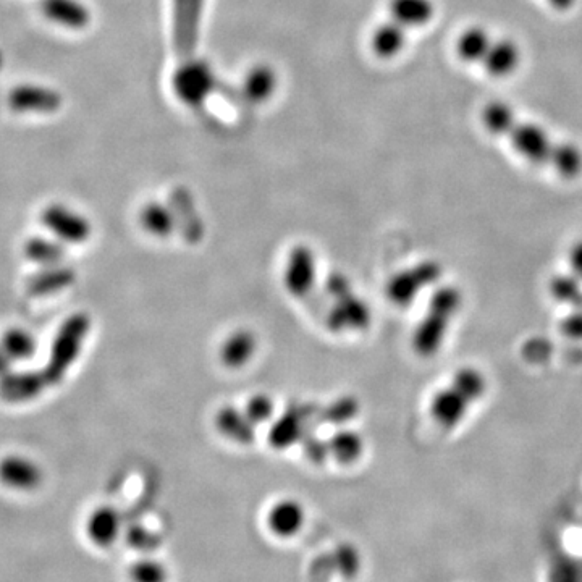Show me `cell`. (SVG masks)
<instances>
[{
	"mask_svg": "<svg viewBox=\"0 0 582 582\" xmlns=\"http://www.w3.org/2000/svg\"><path fill=\"white\" fill-rule=\"evenodd\" d=\"M330 452L340 463H353L363 452V442L355 432H340L330 443Z\"/></svg>",
	"mask_w": 582,
	"mask_h": 582,
	"instance_id": "f546056e",
	"label": "cell"
},
{
	"mask_svg": "<svg viewBox=\"0 0 582 582\" xmlns=\"http://www.w3.org/2000/svg\"><path fill=\"white\" fill-rule=\"evenodd\" d=\"M405 44L406 28L397 22L384 23L372 34V49L382 59H392L400 54Z\"/></svg>",
	"mask_w": 582,
	"mask_h": 582,
	"instance_id": "7402d4cb",
	"label": "cell"
},
{
	"mask_svg": "<svg viewBox=\"0 0 582 582\" xmlns=\"http://www.w3.org/2000/svg\"><path fill=\"white\" fill-rule=\"evenodd\" d=\"M550 165L561 177L574 178L582 172V151L573 143H555Z\"/></svg>",
	"mask_w": 582,
	"mask_h": 582,
	"instance_id": "4316f807",
	"label": "cell"
},
{
	"mask_svg": "<svg viewBox=\"0 0 582 582\" xmlns=\"http://www.w3.org/2000/svg\"><path fill=\"white\" fill-rule=\"evenodd\" d=\"M12 364V359H10L9 355L5 353L4 348L0 346V377L9 374V372L12 371Z\"/></svg>",
	"mask_w": 582,
	"mask_h": 582,
	"instance_id": "74e56055",
	"label": "cell"
},
{
	"mask_svg": "<svg viewBox=\"0 0 582 582\" xmlns=\"http://www.w3.org/2000/svg\"><path fill=\"white\" fill-rule=\"evenodd\" d=\"M314 573L321 571L324 579L332 574H337L342 579H355L363 570V557L359 553L358 547L353 544H340L332 552L322 555L313 566Z\"/></svg>",
	"mask_w": 582,
	"mask_h": 582,
	"instance_id": "5bb4252c",
	"label": "cell"
},
{
	"mask_svg": "<svg viewBox=\"0 0 582 582\" xmlns=\"http://www.w3.org/2000/svg\"><path fill=\"white\" fill-rule=\"evenodd\" d=\"M127 537L131 547L141 550V552H152L161 544L157 534L144 528V526H133V528L128 529Z\"/></svg>",
	"mask_w": 582,
	"mask_h": 582,
	"instance_id": "d6a6232c",
	"label": "cell"
},
{
	"mask_svg": "<svg viewBox=\"0 0 582 582\" xmlns=\"http://www.w3.org/2000/svg\"><path fill=\"white\" fill-rule=\"evenodd\" d=\"M26 259L41 267L62 264L65 258V246L57 238L33 237L23 246Z\"/></svg>",
	"mask_w": 582,
	"mask_h": 582,
	"instance_id": "ffe728a7",
	"label": "cell"
},
{
	"mask_svg": "<svg viewBox=\"0 0 582 582\" xmlns=\"http://www.w3.org/2000/svg\"><path fill=\"white\" fill-rule=\"evenodd\" d=\"M253 337L248 334L233 335L224 346V361L230 366H238L248 361L253 353Z\"/></svg>",
	"mask_w": 582,
	"mask_h": 582,
	"instance_id": "1f68e13d",
	"label": "cell"
},
{
	"mask_svg": "<svg viewBox=\"0 0 582 582\" xmlns=\"http://www.w3.org/2000/svg\"><path fill=\"white\" fill-rule=\"evenodd\" d=\"M266 523L270 534L280 539H291L298 536L303 529L306 523V511L300 502L283 498L269 508Z\"/></svg>",
	"mask_w": 582,
	"mask_h": 582,
	"instance_id": "4fadbf2b",
	"label": "cell"
},
{
	"mask_svg": "<svg viewBox=\"0 0 582 582\" xmlns=\"http://www.w3.org/2000/svg\"><path fill=\"white\" fill-rule=\"evenodd\" d=\"M314 280V261L313 256L308 251L298 249L295 256L290 258L288 266L287 285L296 295H303Z\"/></svg>",
	"mask_w": 582,
	"mask_h": 582,
	"instance_id": "603a6c76",
	"label": "cell"
},
{
	"mask_svg": "<svg viewBox=\"0 0 582 582\" xmlns=\"http://www.w3.org/2000/svg\"><path fill=\"white\" fill-rule=\"evenodd\" d=\"M49 387L43 371H10L0 377V398L7 403L34 400Z\"/></svg>",
	"mask_w": 582,
	"mask_h": 582,
	"instance_id": "7c38bea8",
	"label": "cell"
},
{
	"mask_svg": "<svg viewBox=\"0 0 582 582\" xmlns=\"http://www.w3.org/2000/svg\"><path fill=\"white\" fill-rule=\"evenodd\" d=\"M560 332L574 342H582V309H571L560 322Z\"/></svg>",
	"mask_w": 582,
	"mask_h": 582,
	"instance_id": "836d02e7",
	"label": "cell"
},
{
	"mask_svg": "<svg viewBox=\"0 0 582 582\" xmlns=\"http://www.w3.org/2000/svg\"><path fill=\"white\" fill-rule=\"evenodd\" d=\"M89 329H91V321L85 313L73 314L60 325L52 342L49 359L43 369L49 387L51 385L55 387L65 379L70 367L75 364L83 350Z\"/></svg>",
	"mask_w": 582,
	"mask_h": 582,
	"instance_id": "3957f363",
	"label": "cell"
},
{
	"mask_svg": "<svg viewBox=\"0 0 582 582\" xmlns=\"http://www.w3.org/2000/svg\"><path fill=\"white\" fill-rule=\"evenodd\" d=\"M581 573L582 561L570 555H560L553 558L550 565L549 582H579Z\"/></svg>",
	"mask_w": 582,
	"mask_h": 582,
	"instance_id": "4dcf8cb0",
	"label": "cell"
},
{
	"mask_svg": "<svg viewBox=\"0 0 582 582\" xmlns=\"http://www.w3.org/2000/svg\"><path fill=\"white\" fill-rule=\"evenodd\" d=\"M204 0H173V47L180 60L194 57Z\"/></svg>",
	"mask_w": 582,
	"mask_h": 582,
	"instance_id": "5b68a950",
	"label": "cell"
},
{
	"mask_svg": "<svg viewBox=\"0 0 582 582\" xmlns=\"http://www.w3.org/2000/svg\"><path fill=\"white\" fill-rule=\"evenodd\" d=\"M41 222L64 245L85 243L93 232V227L83 214L62 203H52L44 207Z\"/></svg>",
	"mask_w": 582,
	"mask_h": 582,
	"instance_id": "8992f818",
	"label": "cell"
},
{
	"mask_svg": "<svg viewBox=\"0 0 582 582\" xmlns=\"http://www.w3.org/2000/svg\"><path fill=\"white\" fill-rule=\"evenodd\" d=\"M0 346L15 363V361H26V359L33 358L38 343L28 330L12 327V329L5 330L4 335L0 338Z\"/></svg>",
	"mask_w": 582,
	"mask_h": 582,
	"instance_id": "d4e9b609",
	"label": "cell"
},
{
	"mask_svg": "<svg viewBox=\"0 0 582 582\" xmlns=\"http://www.w3.org/2000/svg\"><path fill=\"white\" fill-rule=\"evenodd\" d=\"M140 220L144 230L151 235H156V237H167L175 225L169 207L159 203L146 204L141 209Z\"/></svg>",
	"mask_w": 582,
	"mask_h": 582,
	"instance_id": "83f0119b",
	"label": "cell"
},
{
	"mask_svg": "<svg viewBox=\"0 0 582 582\" xmlns=\"http://www.w3.org/2000/svg\"><path fill=\"white\" fill-rule=\"evenodd\" d=\"M64 106V96L46 85L23 83L9 93V107L17 114L51 115Z\"/></svg>",
	"mask_w": 582,
	"mask_h": 582,
	"instance_id": "52a82bcc",
	"label": "cell"
},
{
	"mask_svg": "<svg viewBox=\"0 0 582 582\" xmlns=\"http://www.w3.org/2000/svg\"><path fill=\"white\" fill-rule=\"evenodd\" d=\"M518 120L515 110L508 106L507 102H490L482 110V123H484L485 130L494 136H508Z\"/></svg>",
	"mask_w": 582,
	"mask_h": 582,
	"instance_id": "cb8c5ba5",
	"label": "cell"
},
{
	"mask_svg": "<svg viewBox=\"0 0 582 582\" xmlns=\"http://www.w3.org/2000/svg\"><path fill=\"white\" fill-rule=\"evenodd\" d=\"M549 291L557 303L570 306L571 309H582V282L576 275H553Z\"/></svg>",
	"mask_w": 582,
	"mask_h": 582,
	"instance_id": "484cf974",
	"label": "cell"
},
{
	"mask_svg": "<svg viewBox=\"0 0 582 582\" xmlns=\"http://www.w3.org/2000/svg\"><path fill=\"white\" fill-rule=\"evenodd\" d=\"M568 259H570V266L571 270H573V274L582 282V240L576 241V243L571 246Z\"/></svg>",
	"mask_w": 582,
	"mask_h": 582,
	"instance_id": "d590c367",
	"label": "cell"
},
{
	"mask_svg": "<svg viewBox=\"0 0 582 582\" xmlns=\"http://www.w3.org/2000/svg\"><path fill=\"white\" fill-rule=\"evenodd\" d=\"M76 274L72 267L64 264L43 267V269L31 275L26 282V290L31 296H49L64 291L65 288L72 287L75 283Z\"/></svg>",
	"mask_w": 582,
	"mask_h": 582,
	"instance_id": "e0dca14e",
	"label": "cell"
},
{
	"mask_svg": "<svg viewBox=\"0 0 582 582\" xmlns=\"http://www.w3.org/2000/svg\"><path fill=\"white\" fill-rule=\"evenodd\" d=\"M508 138L513 149L526 161L536 165L550 164L555 141L537 123L518 120L508 133Z\"/></svg>",
	"mask_w": 582,
	"mask_h": 582,
	"instance_id": "ba28073f",
	"label": "cell"
},
{
	"mask_svg": "<svg viewBox=\"0 0 582 582\" xmlns=\"http://www.w3.org/2000/svg\"><path fill=\"white\" fill-rule=\"evenodd\" d=\"M272 411H274V406H272L270 400L264 397H256L249 401L246 418L251 419V421L264 422L270 418Z\"/></svg>",
	"mask_w": 582,
	"mask_h": 582,
	"instance_id": "e575fe53",
	"label": "cell"
},
{
	"mask_svg": "<svg viewBox=\"0 0 582 582\" xmlns=\"http://www.w3.org/2000/svg\"><path fill=\"white\" fill-rule=\"evenodd\" d=\"M122 515L117 508L102 505L89 515L85 531L89 542L99 549H109L122 534Z\"/></svg>",
	"mask_w": 582,
	"mask_h": 582,
	"instance_id": "9a60e30c",
	"label": "cell"
},
{
	"mask_svg": "<svg viewBox=\"0 0 582 582\" xmlns=\"http://www.w3.org/2000/svg\"><path fill=\"white\" fill-rule=\"evenodd\" d=\"M131 582H167L169 570L161 560L154 557H143L130 566Z\"/></svg>",
	"mask_w": 582,
	"mask_h": 582,
	"instance_id": "f1b7e54d",
	"label": "cell"
},
{
	"mask_svg": "<svg viewBox=\"0 0 582 582\" xmlns=\"http://www.w3.org/2000/svg\"><path fill=\"white\" fill-rule=\"evenodd\" d=\"M390 12L403 28H419L431 22L435 9L432 0H392Z\"/></svg>",
	"mask_w": 582,
	"mask_h": 582,
	"instance_id": "ac0fdd59",
	"label": "cell"
},
{
	"mask_svg": "<svg viewBox=\"0 0 582 582\" xmlns=\"http://www.w3.org/2000/svg\"><path fill=\"white\" fill-rule=\"evenodd\" d=\"M0 482L9 489L31 492L43 485L44 471L26 456L10 455L0 460Z\"/></svg>",
	"mask_w": 582,
	"mask_h": 582,
	"instance_id": "30bf717a",
	"label": "cell"
},
{
	"mask_svg": "<svg viewBox=\"0 0 582 582\" xmlns=\"http://www.w3.org/2000/svg\"><path fill=\"white\" fill-rule=\"evenodd\" d=\"M461 306L463 295L458 288L442 287L435 291L426 316L419 322L413 335V346L418 355L431 358L439 353Z\"/></svg>",
	"mask_w": 582,
	"mask_h": 582,
	"instance_id": "7a4b0ae2",
	"label": "cell"
},
{
	"mask_svg": "<svg viewBox=\"0 0 582 582\" xmlns=\"http://www.w3.org/2000/svg\"><path fill=\"white\" fill-rule=\"evenodd\" d=\"M487 392V379L476 367H461L452 382L435 393L431 403V416L437 426L447 431L455 429L469 410Z\"/></svg>",
	"mask_w": 582,
	"mask_h": 582,
	"instance_id": "6da1fadb",
	"label": "cell"
},
{
	"mask_svg": "<svg viewBox=\"0 0 582 582\" xmlns=\"http://www.w3.org/2000/svg\"><path fill=\"white\" fill-rule=\"evenodd\" d=\"M277 75L269 65H256L249 70L241 93L249 102H264L274 94Z\"/></svg>",
	"mask_w": 582,
	"mask_h": 582,
	"instance_id": "d6986e66",
	"label": "cell"
},
{
	"mask_svg": "<svg viewBox=\"0 0 582 582\" xmlns=\"http://www.w3.org/2000/svg\"><path fill=\"white\" fill-rule=\"evenodd\" d=\"M579 582H582V573H581V579H579Z\"/></svg>",
	"mask_w": 582,
	"mask_h": 582,
	"instance_id": "f35d334b",
	"label": "cell"
},
{
	"mask_svg": "<svg viewBox=\"0 0 582 582\" xmlns=\"http://www.w3.org/2000/svg\"><path fill=\"white\" fill-rule=\"evenodd\" d=\"M440 275H442V269L434 261L421 262L418 266L403 270L392 280L390 287H388L390 298L400 306H408V304L416 300V296L424 288L437 282Z\"/></svg>",
	"mask_w": 582,
	"mask_h": 582,
	"instance_id": "9c48e42d",
	"label": "cell"
},
{
	"mask_svg": "<svg viewBox=\"0 0 582 582\" xmlns=\"http://www.w3.org/2000/svg\"><path fill=\"white\" fill-rule=\"evenodd\" d=\"M39 10L52 25L64 30L83 31L91 23L88 5L81 0H39Z\"/></svg>",
	"mask_w": 582,
	"mask_h": 582,
	"instance_id": "8fae6325",
	"label": "cell"
},
{
	"mask_svg": "<svg viewBox=\"0 0 582 582\" xmlns=\"http://www.w3.org/2000/svg\"><path fill=\"white\" fill-rule=\"evenodd\" d=\"M172 85L173 91L185 106L199 107L203 106L216 88V75L207 62L191 57L178 65L173 73Z\"/></svg>",
	"mask_w": 582,
	"mask_h": 582,
	"instance_id": "277c9868",
	"label": "cell"
},
{
	"mask_svg": "<svg viewBox=\"0 0 582 582\" xmlns=\"http://www.w3.org/2000/svg\"><path fill=\"white\" fill-rule=\"evenodd\" d=\"M492 41L494 39L490 38V34L484 28L473 26L461 33L456 43V52L466 64H482Z\"/></svg>",
	"mask_w": 582,
	"mask_h": 582,
	"instance_id": "44dd1931",
	"label": "cell"
},
{
	"mask_svg": "<svg viewBox=\"0 0 582 582\" xmlns=\"http://www.w3.org/2000/svg\"><path fill=\"white\" fill-rule=\"evenodd\" d=\"M547 4L558 12H568L576 5V0H547Z\"/></svg>",
	"mask_w": 582,
	"mask_h": 582,
	"instance_id": "8d00e7d4",
	"label": "cell"
},
{
	"mask_svg": "<svg viewBox=\"0 0 582 582\" xmlns=\"http://www.w3.org/2000/svg\"><path fill=\"white\" fill-rule=\"evenodd\" d=\"M521 49L511 39H497L490 44L489 51L482 60L485 72L494 78H507L521 65Z\"/></svg>",
	"mask_w": 582,
	"mask_h": 582,
	"instance_id": "2e32d148",
	"label": "cell"
}]
</instances>
